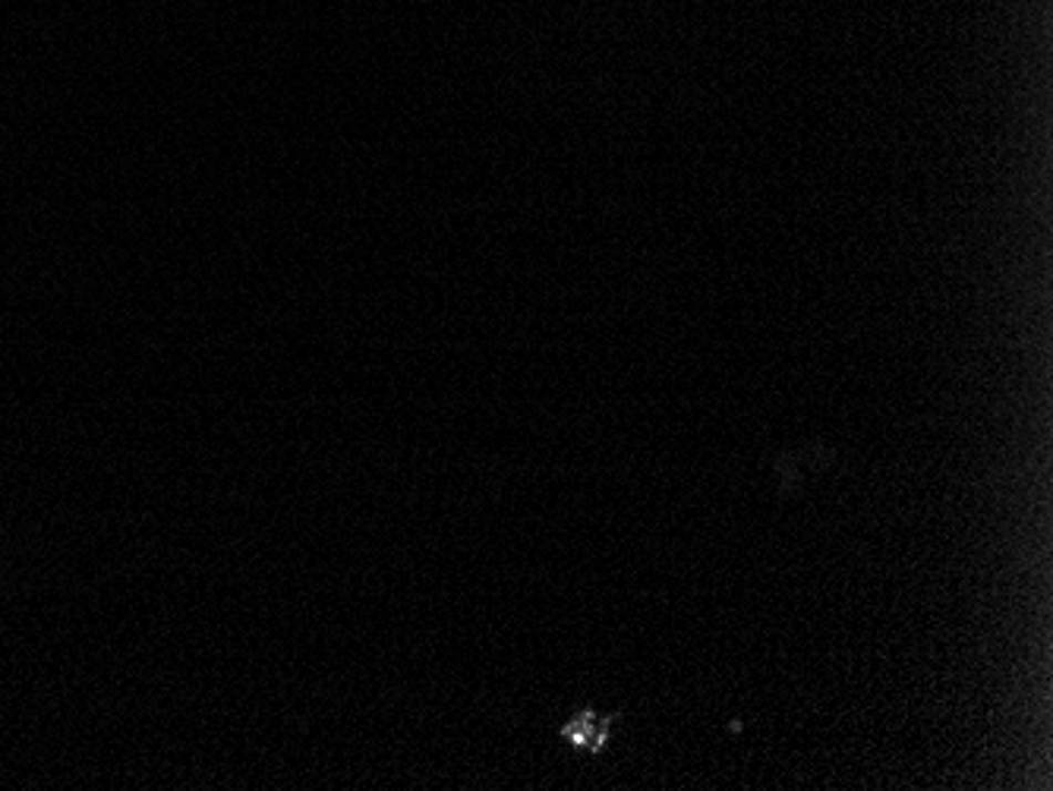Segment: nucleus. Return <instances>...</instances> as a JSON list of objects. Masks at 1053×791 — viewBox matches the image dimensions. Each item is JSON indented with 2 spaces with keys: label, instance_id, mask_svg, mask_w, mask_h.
<instances>
[{
  "label": "nucleus",
  "instance_id": "nucleus-1",
  "mask_svg": "<svg viewBox=\"0 0 1053 791\" xmlns=\"http://www.w3.org/2000/svg\"><path fill=\"white\" fill-rule=\"evenodd\" d=\"M609 726H612V716H599L593 709H580L578 716L561 729V735H565L568 745L599 753L609 745Z\"/></svg>",
  "mask_w": 1053,
  "mask_h": 791
}]
</instances>
